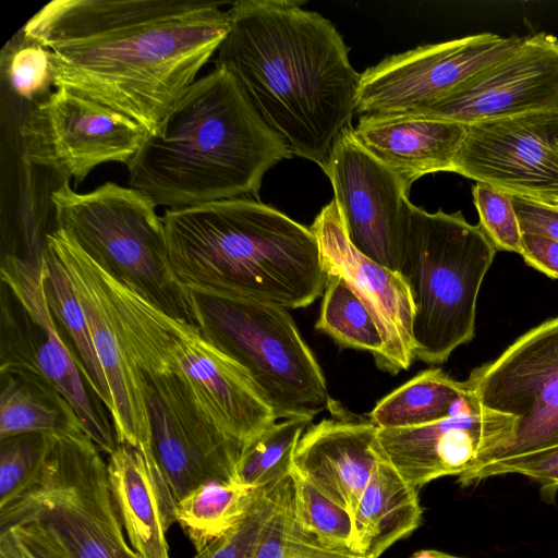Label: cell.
Returning a JSON list of instances; mask_svg holds the SVG:
<instances>
[{
    "label": "cell",
    "instance_id": "obj_1",
    "mask_svg": "<svg viewBox=\"0 0 558 558\" xmlns=\"http://www.w3.org/2000/svg\"><path fill=\"white\" fill-rule=\"evenodd\" d=\"M222 3L54 0L23 27L48 52L51 84L151 134L229 31Z\"/></svg>",
    "mask_w": 558,
    "mask_h": 558
},
{
    "label": "cell",
    "instance_id": "obj_2",
    "mask_svg": "<svg viewBox=\"0 0 558 558\" xmlns=\"http://www.w3.org/2000/svg\"><path fill=\"white\" fill-rule=\"evenodd\" d=\"M303 1L239 0L215 65L229 72L291 155L325 167L352 128L361 73L335 25Z\"/></svg>",
    "mask_w": 558,
    "mask_h": 558
},
{
    "label": "cell",
    "instance_id": "obj_3",
    "mask_svg": "<svg viewBox=\"0 0 558 558\" xmlns=\"http://www.w3.org/2000/svg\"><path fill=\"white\" fill-rule=\"evenodd\" d=\"M291 156L234 77L215 65L147 136L128 165L129 184L167 209L258 198L266 172Z\"/></svg>",
    "mask_w": 558,
    "mask_h": 558
},
{
    "label": "cell",
    "instance_id": "obj_4",
    "mask_svg": "<svg viewBox=\"0 0 558 558\" xmlns=\"http://www.w3.org/2000/svg\"><path fill=\"white\" fill-rule=\"evenodd\" d=\"M162 221L171 268L186 290L284 308L324 294L328 272L315 234L269 205L217 201L166 209Z\"/></svg>",
    "mask_w": 558,
    "mask_h": 558
},
{
    "label": "cell",
    "instance_id": "obj_5",
    "mask_svg": "<svg viewBox=\"0 0 558 558\" xmlns=\"http://www.w3.org/2000/svg\"><path fill=\"white\" fill-rule=\"evenodd\" d=\"M497 248L462 211L408 205L398 272L413 302L415 359L442 364L475 336L476 305Z\"/></svg>",
    "mask_w": 558,
    "mask_h": 558
},
{
    "label": "cell",
    "instance_id": "obj_6",
    "mask_svg": "<svg viewBox=\"0 0 558 558\" xmlns=\"http://www.w3.org/2000/svg\"><path fill=\"white\" fill-rule=\"evenodd\" d=\"M50 198L56 228L108 275L166 314L196 325L190 293L170 265L162 218L148 195L113 182L78 193L64 180Z\"/></svg>",
    "mask_w": 558,
    "mask_h": 558
},
{
    "label": "cell",
    "instance_id": "obj_7",
    "mask_svg": "<svg viewBox=\"0 0 558 558\" xmlns=\"http://www.w3.org/2000/svg\"><path fill=\"white\" fill-rule=\"evenodd\" d=\"M187 291L201 332L245 372L277 420L329 411L333 400L323 371L287 308Z\"/></svg>",
    "mask_w": 558,
    "mask_h": 558
},
{
    "label": "cell",
    "instance_id": "obj_8",
    "mask_svg": "<svg viewBox=\"0 0 558 558\" xmlns=\"http://www.w3.org/2000/svg\"><path fill=\"white\" fill-rule=\"evenodd\" d=\"M98 269L126 349L167 364L221 430L244 447L277 422L245 372L196 325L166 314L99 265Z\"/></svg>",
    "mask_w": 558,
    "mask_h": 558
},
{
    "label": "cell",
    "instance_id": "obj_9",
    "mask_svg": "<svg viewBox=\"0 0 558 558\" xmlns=\"http://www.w3.org/2000/svg\"><path fill=\"white\" fill-rule=\"evenodd\" d=\"M102 451L87 434H50L33 484L0 509V530L33 524L72 558H142L126 537Z\"/></svg>",
    "mask_w": 558,
    "mask_h": 558
},
{
    "label": "cell",
    "instance_id": "obj_10",
    "mask_svg": "<svg viewBox=\"0 0 558 558\" xmlns=\"http://www.w3.org/2000/svg\"><path fill=\"white\" fill-rule=\"evenodd\" d=\"M484 409L517 418L512 435L458 476L462 487L483 468L558 446V316L530 329L464 380Z\"/></svg>",
    "mask_w": 558,
    "mask_h": 558
},
{
    "label": "cell",
    "instance_id": "obj_11",
    "mask_svg": "<svg viewBox=\"0 0 558 558\" xmlns=\"http://www.w3.org/2000/svg\"><path fill=\"white\" fill-rule=\"evenodd\" d=\"M0 278V368L27 372L57 387L87 435L110 454L118 446L113 424L58 333L45 296L43 265L1 256Z\"/></svg>",
    "mask_w": 558,
    "mask_h": 558
},
{
    "label": "cell",
    "instance_id": "obj_12",
    "mask_svg": "<svg viewBox=\"0 0 558 558\" xmlns=\"http://www.w3.org/2000/svg\"><path fill=\"white\" fill-rule=\"evenodd\" d=\"M140 373L153 452L174 504L204 483L235 482L243 445L202 411L169 366Z\"/></svg>",
    "mask_w": 558,
    "mask_h": 558
},
{
    "label": "cell",
    "instance_id": "obj_13",
    "mask_svg": "<svg viewBox=\"0 0 558 558\" xmlns=\"http://www.w3.org/2000/svg\"><path fill=\"white\" fill-rule=\"evenodd\" d=\"M20 134L26 163L76 184L101 163L128 166L148 136L130 119L65 89L31 107Z\"/></svg>",
    "mask_w": 558,
    "mask_h": 558
},
{
    "label": "cell",
    "instance_id": "obj_14",
    "mask_svg": "<svg viewBox=\"0 0 558 558\" xmlns=\"http://www.w3.org/2000/svg\"><path fill=\"white\" fill-rule=\"evenodd\" d=\"M524 38L480 33L387 57L361 73L355 113L423 110L470 76L512 53Z\"/></svg>",
    "mask_w": 558,
    "mask_h": 558
},
{
    "label": "cell",
    "instance_id": "obj_15",
    "mask_svg": "<svg viewBox=\"0 0 558 558\" xmlns=\"http://www.w3.org/2000/svg\"><path fill=\"white\" fill-rule=\"evenodd\" d=\"M453 172L508 195L555 205L558 202V110L469 124Z\"/></svg>",
    "mask_w": 558,
    "mask_h": 558
},
{
    "label": "cell",
    "instance_id": "obj_16",
    "mask_svg": "<svg viewBox=\"0 0 558 558\" xmlns=\"http://www.w3.org/2000/svg\"><path fill=\"white\" fill-rule=\"evenodd\" d=\"M323 171L353 246L398 272L410 189L360 143L353 126L337 136Z\"/></svg>",
    "mask_w": 558,
    "mask_h": 558
},
{
    "label": "cell",
    "instance_id": "obj_17",
    "mask_svg": "<svg viewBox=\"0 0 558 558\" xmlns=\"http://www.w3.org/2000/svg\"><path fill=\"white\" fill-rule=\"evenodd\" d=\"M46 242L61 260L86 315L111 393L117 442L153 450L142 377L121 336L98 265L59 228L47 233Z\"/></svg>",
    "mask_w": 558,
    "mask_h": 558
},
{
    "label": "cell",
    "instance_id": "obj_18",
    "mask_svg": "<svg viewBox=\"0 0 558 558\" xmlns=\"http://www.w3.org/2000/svg\"><path fill=\"white\" fill-rule=\"evenodd\" d=\"M544 110H558V37L541 32L525 36L512 53L410 114L469 125Z\"/></svg>",
    "mask_w": 558,
    "mask_h": 558
},
{
    "label": "cell",
    "instance_id": "obj_19",
    "mask_svg": "<svg viewBox=\"0 0 558 558\" xmlns=\"http://www.w3.org/2000/svg\"><path fill=\"white\" fill-rule=\"evenodd\" d=\"M310 228L326 270L345 280L379 329L383 348L374 359L377 367L392 375L408 369L415 359L414 307L403 278L353 246L335 198L322 208Z\"/></svg>",
    "mask_w": 558,
    "mask_h": 558
},
{
    "label": "cell",
    "instance_id": "obj_20",
    "mask_svg": "<svg viewBox=\"0 0 558 558\" xmlns=\"http://www.w3.org/2000/svg\"><path fill=\"white\" fill-rule=\"evenodd\" d=\"M517 418L484 409L470 392L465 405L441 421L409 428H378L381 448L414 488L444 476H460L484 453L504 444Z\"/></svg>",
    "mask_w": 558,
    "mask_h": 558
},
{
    "label": "cell",
    "instance_id": "obj_21",
    "mask_svg": "<svg viewBox=\"0 0 558 558\" xmlns=\"http://www.w3.org/2000/svg\"><path fill=\"white\" fill-rule=\"evenodd\" d=\"M330 417L311 424L301 437L292 469L353 518L378 463L386 458L378 427L335 401Z\"/></svg>",
    "mask_w": 558,
    "mask_h": 558
},
{
    "label": "cell",
    "instance_id": "obj_22",
    "mask_svg": "<svg viewBox=\"0 0 558 558\" xmlns=\"http://www.w3.org/2000/svg\"><path fill=\"white\" fill-rule=\"evenodd\" d=\"M466 124L410 113L361 116L355 137L411 189L418 178L454 171Z\"/></svg>",
    "mask_w": 558,
    "mask_h": 558
},
{
    "label": "cell",
    "instance_id": "obj_23",
    "mask_svg": "<svg viewBox=\"0 0 558 558\" xmlns=\"http://www.w3.org/2000/svg\"><path fill=\"white\" fill-rule=\"evenodd\" d=\"M108 476L126 537L142 558H170L167 533L175 504L154 452L118 444L108 454Z\"/></svg>",
    "mask_w": 558,
    "mask_h": 558
},
{
    "label": "cell",
    "instance_id": "obj_24",
    "mask_svg": "<svg viewBox=\"0 0 558 558\" xmlns=\"http://www.w3.org/2000/svg\"><path fill=\"white\" fill-rule=\"evenodd\" d=\"M422 514L417 489L386 457L374 470L353 514V551L361 558H379L418 527Z\"/></svg>",
    "mask_w": 558,
    "mask_h": 558
},
{
    "label": "cell",
    "instance_id": "obj_25",
    "mask_svg": "<svg viewBox=\"0 0 558 558\" xmlns=\"http://www.w3.org/2000/svg\"><path fill=\"white\" fill-rule=\"evenodd\" d=\"M25 433L87 434L57 387L27 372L0 368V439Z\"/></svg>",
    "mask_w": 558,
    "mask_h": 558
},
{
    "label": "cell",
    "instance_id": "obj_26",
    "mask_svg": "<svg viewBox=\"0 0 558 558\" xmlns=\"http://www.w3.org/2000/svg\"><path fill=\"white\" fill-rule=\"evenodd\" d=\"M44 291L58 333L83 378L110 413V389L97 357L86 315L57 254L47 244L43 255Z\"/></svg>",
    "mask_w": 558,
    "mask_h": 558
},
{
    "label": "cell",
    "instance_id": "obj_27",
    "mask_svg": "<svg viewBox=\"0 0 558 558\" xmlns=\"http://www.w3.org/2000/svg\"><path fill=\"white\" fill-rule=\"evenodd\" d=\"M469 397L464 380H456L441 368H428L377 402L369 421L378 428L423 426L458 413Z\"/></svg>",
    "mask_w": 558,
    "mask_h": 558
},
{
    "label": "cell",
    "instance_id": "obj_28",
    "mask_svg": "<svg viewBox=\"0 0 558 558\" xmlns=\"http://www.w3.org/2000/svg\"><path fill=\"white\" fill-rule=\"evenodd\" d=\"M260 489H247L232 481L204 483L177 502L175 522L198 553L246 515Z\"/></svg>",
    "mask_w": 558,
    "mask_h": 558
},
{
    "label": "cell",
    "instance_id": "obj_29",
    "mask_svg": "<svg viewBox=\"0 0 558 558\" xmlns=\"http://www.w3.org/2000/svg\"><path fill=\"white\" fill-rule=\"evenodd\" d=\"M311 423L304 417L276 422L247 442L236 465L235 483L254 490L288 478L296 446Z\"/></svg>",
    "mask_w": 558,
    "mask_h": 558
},
{
    "label": "cell",
    "instance_id": "obj_30",
    "mask_svg": "<svg viewBox=\"0 0 558 558\" xmlns=\"http://www.w3.org/2000/svg\"><path fill=\"white\" fill-rule=\"evenodd\" d=\"M327 272L316 329L338 345L369 351L375 359L381 351L383 338L373 316L339 274Z\"/></svg>",
    "mask_w": 558,
    "mask_h": 558
},
{
    "label": "cell",
    "instance_id": "obj_31",
    "mask_svg": "<svg viewBox=\"0 0 558 558\" xmlns=\"http://www.w3.org/2000/svg\"><path fill=\"white\" fill-rule=\"evenodd\" d=\"M254 558H361L354 551L333 547L306 532L293 510L292 478L283 485L277 510L270 519Z\"/></svg>",
    "mask_w": 558,
    "mask_h": 558
},
{
    "label": "cell",
    "instance_id": "obj_32",
    "mask_svg": "<svg viewBox=\"0 0 558 558\" xmlns=\"http://www.w3.org/2000/svg\"><path fill=\"white\" fill-rule=\"evenodd\" d=\"M291 478L293 510L298 523L320 542L353 551L352 515L293 469Z\"/></svg>",
    "mask_w": 558,
    "mask_h": 558
},
{
    "label": "cell",
    "instance_id": "obj_33",
    "mask_svg": "<svg viewBox=\"0 0 558 558\" xmlns=\"http://www.w3.org/2000/svg\"><path fill=\"white\" fill-rule=\"evenodd\" d=\"M50 434L25 433L0 439V509L35 481L44 463Z\"/></svg>",
    "mask_w": 558,
    "mask_h": 558
},
{
    "label": "cell",
    "instance_id": "obj_34",
    "mask_svg": "<svg viewBox=\"0 0 558 558\" xmlns=\"http://www.w3.org/2000/svg\"><path fill=\"white\" fill-rule=\"evenodd\" d=\"M286 480L262 488L246 515L193 558H254L277 510Z\"/></svg>",
    "mask_w": 558,
    "mask_h": 558
},
{
    "label": "cell",
    "instance_id": "obj_35",
    "mask_svg": "<svg viewBox=\"0 0 558 558\" xmlns=\"http://www.w3.org/2000/svg\"><path fill=\"white\" fill-rule=\"evenodd\" d=\"M480 226L497 251L521 254L522 233L510 195L476 182L472 187Z\"/></svg>",
    "mask_w": 558,
    "mask_h": 558
},
{
    "label": "cell",
    "instance_id": "obj_36",
    "mask_svg": "<svg viewBox=\"0 0 558 558\" xmlns=\"http://www.w3.org/2000/svg\"><path fill=\"white\" fill-rule=\"evenodd\" d=\"M506 474H520L536 482L542 499L548 505L555 504L558 494V446L492 463L472 475L466 487Z\"/></svg>",
    "mask_w": 558,
    "mask_h": 558
},
{
    "label": "cell",
    "instance_id": "obj_37",
    "mask_svg": "<svg viewBox=\"0 0 558 558\" xmlns=\"http://www.w3.org/2000/svg\"><path fill=\"white\" fill-rule=\"evenodd\" d=\"M26 41L27 45L10 56L8 75L15 93L33 100L51 84V72L47 50L35 43Z\"/></svg>",
    "mask_w": 558,
    "mask_h": 558
},
{
    "label": "cell",
    "instance_id": "obj_38",
    "mask_svg": "<svg viewBox=\"0 0 558 558\" xmlns=\"http://www.w3.org/2000/svg\"><path fill=\"white\" fill-rule=\"evenodd\" d=\"M522 234L558 242V207L539 201L510 195Z\"/></svg>",
    "mask_w": 558,
    "mask_h": 558
},
{
    "label": "cell",
    "instance_id": "obj_39",
    "mask_svg": "<svg viewBox=\"0 0 558 558\" xmlns=\"http://www.w3.org/2000/svg\"><path fill=\"white\" fill-rule=\"evenodd\" d=\"M24 558H72L52 537L33 524H20L4 530Z\"/></svg>",
    "mask_w": 558,
    "mask_h": 558
},
{
    "label": "cell",
    "instance_id": "obj_40",
    "mask_svg": "<svg viewBox=\"0 0 558 558\" xmlns=\"http://www.w3.org/2000/svg\"><path fill=\"white\" fill-rule=\"evenodd\" d=\"M525 264L549 278L558 279V242L533 234H522L520 254Z\"/></svg>",
    "mask_w": 558,
    "mask_h": 558
},
{
    "label": "cell",
    "instance_id": "obj_41",
    "mask_svg": "<svg viewBox=\"0 0 558 558\" xmlns=\"http://www.w3.org/2000/svg\"><path fill=\"white\" fill-rule=\"evenodd\" d=\"M0 558H24L8 534H0Z\"/></svg>",
    "mask_w": 558,
    "mask_h": 558
},
{
    "label": "cell",
    "instance_id": "obj_42",
    "mask_svg": "<svg viewBox=\"0 0 558 558\" xmlns=\"http://www.w3.org/2000/svg\"><path fill=\"white\" fill-rule=\"evenodd\" d=\"M446 553L435 549H424L414 553L410 558H445Z\"/></svg>",
    "mask_w": 558,
    "mask_h": 558
},
{
    "label": "cell",
    "instance_id": "obj_43",
    "mask_svg": "<svg viewBox=\"0 0 558 558\" xmlns=\"http://www.w3.org/2000/svg\"><path fill=\"white\" fill-rule=\"evenodd\" d=\"M445 558H465V557H460V556H456V555H451V554H447L446 553Z\"/></svg>",
    "mask_w": 558,
    "mask_h": 558
},
{
    "label": "cell",
    "instance_id": "obj_44",
    "mask_svg": "<svg viewBox=\"0 0 558 558\" xmlns=\"http://www.w3.org/2000/svg\"><path fill=\"white\" fill-rule=\"evenodd\" d=\"M555 205L558 207V202Z\"/></svg>",
    "mask_w": 558,
    "mask_h": 558
}]
</instances>
